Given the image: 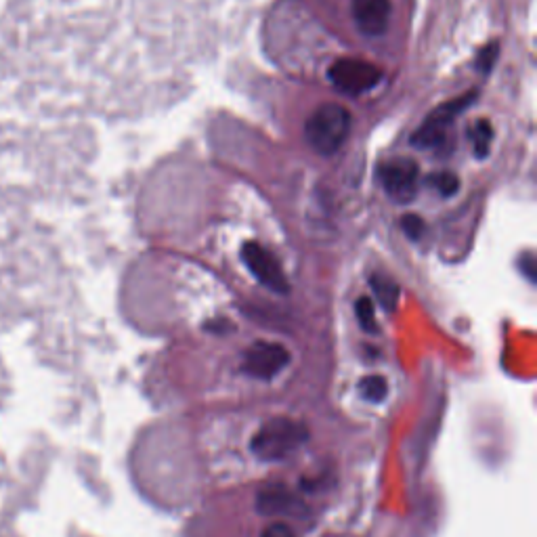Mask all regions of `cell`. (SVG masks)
Segmentation results:
<instances>
[{
  "instance_id": "7c38bea8",
  "label": "cell",
  "mask_w": 537,
  "mask_h": 537,
  "mask_svg": "<svg viewBox=\"0 0 537 537\" xmlns=\"http://www.w3.org/2000/svg\"><path fill=\"white\" fill-rule=\"evenodd\" d=\"M386 393H389V384H386V380L382 376H365L361 382H359V395L370 401V403H380Z\"/></svg>"
},
{
  "instance_id": "9a60e30c",
  "label": "cell",
  "mask_w": 537,
  "mask_h": 537,
  "mask_svg": "<svg viewBox=\"0 0 537 537\" xmlns=\"http://www.w3.org/2000/svg\"><path fill=\"white\" fill-rule=\"evenodd\" d=\"M500 53V47H498V42H491V45L483 47V51L479 53V59H477V66L483 74H489L491 68H493V63H496V57Z\"/></svg>"
},
{
  "instance_id": "2e32d148",
  "label": "cell",
  "mask_w": 537,
  "mask_h": 537,
  "mask_svg": "<svg viewBox=\"0 0 537 537\" xmlns=\"http://www.w3.org/2000/svg\"><path fill=\"white\" fill-rule=\"evenodd\" d=\"M401 229L405 231L407 238L418 240L424 231V221L418 217V214H405V217L401 219Z\"/></svg>"
},
{
  "instance_id": "4fadbf2b",
  "label": "cell",
  "mask_w": 537,
  "mask_h": 537,
  "mask_svg": "<svg viewBox=\"0 0 537 537\" xmlns=\"http://www.w3.org/2000/svg\"><path fill=\"white\" fill-rule=\"evenodd\" d=\"M428 187H433L435 191H439L443 198H451L456 196L458 189H460V179L458 175L449 173V170H441V173H433L431 177H428Z\"/></svg>"
},
{
  "instance_id": "3957f363",
  "label": "cell",
  "mask_w": 537,
  "mask_h": 537,
  "mask_svg": "<svg viewBox=\"0 0 537 537\" xmlns=\"http://www.w3.org/2000/svg\"><path fill=\"white\" fill-rule=\"evenodd\" d=\"M328 80L340 93L359 97L374 91L382 82V70L370 61L342 57L328 68Z\"/></svg>"
},
{
  "instance_id": "6da1fadb",
  "label": "cell",
  "mask_w": 537,
  "mask_h": 537,
  "mask_svg": "<svg viewBox=\"0 0 537 537\" xmlns=\"http://www.w3.org/2000/svg\"><path fill=\"white\" fill-rule=\"evenodd\" d=\"M309 439L303 422L292 418H273L265 422L250 441L252 454L263 462H282Z\"/></svg>"
},
{
  "instance_id": "277c9868",
  "label": "cell",
  "mask_w": 537,
  "mask_h": 537,
  "mask_svg": "<svg viewBox=\"0 0 537 537\" xmlns=\"http://www.w3.org/2000/svg\"><path fill=\"white\" fill-rule=\"evenodd\" d=\"M477 99V91H470L458 99H451L428 116L418 131L412 137V145L420 149H435L445 143L449 126L456 122V118L466 110V107Z\"/></svg>"
},
{
  "instance_id": "e0dca14e",
  "label": "cell",
  "mask_w": 537,
  "mask_h": 537,
  "mask_svg": "<svg viewBox=\"0 0 537 537\" xmlns=\"http://www.w3.org/2000/svg\"><path fill=\"white\" fill-rule=\"evenodd\" d=\"M261 537H296V533L286 523H273L263 531Z\"/></svg>"
},
{
  "instance_id": "30bf717a",
  "label": "cell",
  "mask_w": 537,
  "mask_h": 537,
  "mask_svg": "<svg viewBox=\"0 0 537 537\" xmlns=\"http://www.w3.org/2000/svg\"><path fill=\"white\" fill-rule=\"evenodd\" d=\"M370 286L378 298V303L382 305L384 311H395L399 303V286L393 282L391 277L384 275H372L370 277Z\"/></svg>"
},
{
  "instance_id": "9c48e42d",
  "label": "cell",
  "mask_w": 537,
  "mask_h": 537,
  "mask_svg": "<svg viewBox=\"0 0 537 537\" xmlns=\"http://www.w3.org/2000/svg\"><path fill=\"white\" fill-rule=\"evenodd\" d=\"M296 506V500L290 491L282 487H267L256 498V508L265 517H273V514H290Z\"/></svg>"
},
{
  "instance_id": "8fae6325",
  "label": "cell",
  "mask_w": 537,
  "mask_h": 537,
  "mask_svg": "<svg viewBox=\"0 0 537 537\" xmlns=\"http://www.w3.org/2000/svg\"><path fill=\"white\" fill-rule=\"evenodd\" d=\"M470 143H472V152L479 160H485L491 152V143H493V126L489 120H477L470 126L468 131Z\"/></svg>"
},
{
  "instance_id": "5bb4252c",
  "label": "cell",
  "mask_w": 537,
  "mask_h": 537,
  "mask_svg": "<svg viewBox=\"0 0 537 537\" xmlns=\"http://www.w3.org/2000/svg\"><path fill=\"white\" fill-rule=\"evenodd\" d=\"M355 313H357V319H359V326L370 332V334H376L378 332V324H376V311H374V303L370 300V296H361L357 298L355 303Z\"/></svg>"
},
{
  "instance_id": "8992f818",
  "label": "cell",
  "mask_w": 537,
  "mask_h": 537,
  "mask_svg": "<svg viewBox=\"0 0 537 537\" xmlns=\"http://www.w3.org/2000/svg\"><path fill=\"white\" fill-rule=\"evenodd\" d=\"M242 261L265 288L277 294H288L290 284L286 279V273L265 246H261L259 242H246L242 246Z\"/></svg>"
},
{
  "instance_id": "ba28073f",
  "label": "cell",
  "mask_w": 537,
  "mask_h": 537,
  "mask_svg": "<svg viewBox=\"0 0 537 537\" xmlns=\"http://www.w3.org/2000/svg\"><path fill=\"white\" fill-rule=\"evenodd\" d=\"M351 11L355 26L363 36L378 38L389 28L391 0H351Z\"/></svg>"
},
{
  "instance_id": "52a82bcc",
  "label": "cell",
  "mask_w": 537,
  "mask_h": 537,
  "mask_svg": "<svg viewBox=\"0 0 537 537\" xmlns=\"http://www.w3.org/2000/svg\"><path fill=\"white\" fill-rule=\"evenodd\" d=\"M290 363V351L277 342H254L244 353L242 370L256 380H273Z\"/></svg>"
},
{
  "instance_id": "5b68a950",
  "label": "cell",
  "mask_w": 537,
  "mask_h": 537,
  "mask_svg": "<svg viewBox=\"0 0 537 537\" xmlns=\"http://www.w3.org/2000/svg\"><path fill=\"white\" fill-rule=\"evenodd\" d=\"M420 168L410 158H397L378 168V179L386 196L397 204H410L418 193Z\"/></svg>"
},
{
  "instance_id": "7a4b0ae2",
  "label": "cell",
  "mask_w": 537,
  "mask_h": 537,
  "mask_svg": "<svg viewBox=\"0 0 537 537\" xmlns=\"http://www.w3.org/2000/svg\"><path fill=\"white\" fill-rule=\"evenodd\" d=\"M351 135V114L345 105L324 103L309 116L305 126L307 143L321 156H332Z\"/></svg>"
}]
</instances>
